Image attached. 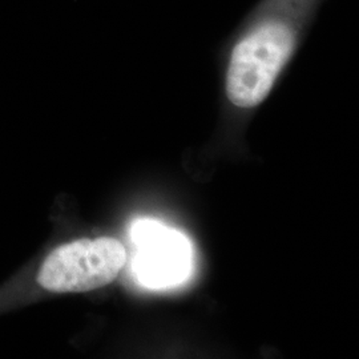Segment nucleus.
<instances>
[{
  "label": "nucleus",
  "instance_id": "3",
  "mask_svg": "<svg viewBox=\"0 0 359 359\" xmlns=\"http://www.w3.org/2000/svg\"><path fill=\"white\" fill-rule=\"evenodd\" d=\"M132 240L137 246L135 273L145 286H172L188 276L191 246L179 231L156 221L140 219L132 226Z\"/></svg>",
  "mask_w": 359,
  "mask_h": 359
},
{
  "label": "nucleus",
  "instance_id": "2",
  "mask_svg": "<svg viewBox=\"0 0 359 359\" xmlns=\"http://www.w3.org/2000/svg\"><path fill=\"white\" fill-rule=\"evenodd\" d=\"M127 262L115 238L77 240L56 248L39 271L38 283L55 293H83L112 283Z\"/></svg>",
  "mask_w": 359,
  "mask_h": 359
},
{
  "label": "nucleus",
  "instance_id": "1",
  "mask_svg": "<svg viewBox=\"0 0 359 359\" xmlns=\"http://www.w3.org/2000/svg\"><path fill=\"white\" fill-rule=\"evenodd\" d=\"M326 0H257L219 46L225 102L238 112L266 102L305 46Z\"/></svg>",
  "mask_w": 359,
  "mask_h": 359
}]
</instances>
